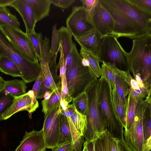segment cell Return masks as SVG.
<instances>
[{
    "mask_svg": "<svg viewBox=\"0 0 151 151\" xmlns=\"http://www.w3.org/2000/svg\"><path fill=\"white\" fill-rule=\"evenodd\" d=\"M51 4L61 8L62 10L66 9L75 2V0H50Z\"/></svg>",
    "mask_w": 151,
    "mask_h": 151,
    "instance_id": "40",
    "label": "cell"
},
{
    "mask_svg": "<svg viewBox=\"0 0 151 151\" xmlns=\"http://www.w3.org/2000/svg\"><path fill=\"white\" fill-rule=\"evenodd\" d=\"M92 142H93V141H92ZM93 151H95L94 149V147H93Z\"/></svg>",
    "mask_w": 151,
    "mask_h": 151,
    "instance_id": "54",
    "label": "cell"
},
{
    "mask_svg": "<svg viewBox=\"0 0 151 151\" xmlns=\"http://www.w3.org/2000/svg\"><path fill=\"white\" fill-rule=\"evenodd\" d=\"M111 134L106 129L93 141L95 151H110V141Z\"/></svg>",
    "mask_w": 151,
    "mask_h": 151,
    "instance_id": "32",
    "label": "cell"
},
{
    "mask_svg": "<svg viewBox=\"0 0 151 151\" xmlns=\"http://www.w3.org/2000/svg\"><path fill=\"white\" fill-rule=\"evenodd\" d=\"M81 62L83 65L85 66H90L88 61L86 58H82Z\"/></svg>",
    "mask_w": 151,
    "mask_h": 151,
    "instance_id": "52",
    "label": "cell"
},
{
    "mask_svg": "<svg viewBox=\"0 0 151 151\" xmlns=\"http://www.w3.org/2000/svg\"><path fill=\"white\" fill-rule=\"evenodd\" d=\"M66 24L74 37L83 35L94 28L89 15L83 6L72 7Z\"/></svg>",
    "mask_w": 151,
    "mask_h": 151,
    "instance_id": "11",
    "label": "cell"
},
{
    "mask_svg": "<svg viewBox=\"0 0 151 151\" xmlns=\"http://www.w3.org/2000/svg\"><path fill=\"white\" fill-rule=\"evenodd\" d=\"M66 60V68H69L72 63L73 59L72 50L65 58Z\"/></svg>",
    "mask_w": 151,
    "mask_h": 151,
    "instance_id": "48",
    "label": "cell"
},
{
    "mask_svg": "<svg viewBox=\"0 0 151 151\" xmlns=\"http://www.w3.org/2000/svg\"><path fill=\"white\" fill-rule=\"evenodd\" d=\"M127 74L129 85V94L137 102L144 101L148 95L151 94V87L146 86L139 76L133 77L129 70L127 71Z\"/></svg>",
    "mask_w": 151,
    "mask_h": 151,
    "instance_id": "17",
    "label": "cell"
},
{
    "mask_svg": "<svg viewBox=\"0 0 151 151\" xmlns=\"http://www.w3.org/2000/svg\"><path fill=\"white\" fill-rule=\"evenodd\" d=\"M111 16L114 23L112 35L117 38L124 37L132 40L148 34L141 31L133 23L117 10L109 0H99Z\"/></svg>",
    "mask_w": 151,
    "mask_h": 151,
    "instance_id": "7",
    "label": "cell"
},
{
    "mask_svg": "<svg viewBox=\"0 0 151 151\" xmlns=\"http://www.w3.org/2000/svg\"><path fill=\"white\" fill-rule=\"evenodd\" d=\"M99 78L86 91L88 99L87 129L83 136L86 142L93 141L105 130L99 103Z\"/></svg>",
    "mask_w": 151,
    "mask_h": 151,
    "instance_id": "5",
    "label": "cell"
},
{
    "mask_svg": "<svg viewBox=\"0 0 151 151\" xmlns=\"http://www.w3.org/2000/svg\"><path fill=\"white\" fill-rule=\"evenodd\" d=\"M84 136H80L73 143L70 151H81L82 145L84 142Z\"/></svg>",
    "mask_w": 151,
    "mask_h": 151,
    "instance_id": "44",
    "label": "cell"
},
{
    "mask_svg": "<svg viewBox=\"0 0 151 151\" xmlns=\"http://www.w3.org/2000/svg\"><path fill=\"white\" fill-rule=\"evenodd\" d=\"M5 81L4 80L3 78L0 76V91L4 89Z\"/></svg>",
    "mask_w": 151,
    "mask_h": 151,
    "instance_id": "50",
    "label": "cell"
},
{
    "mask_svg": "<svg viewBox=\"0 0 151 151\" xmlns=\"http://www.w3.org/2000/svg\"><path fill=\"white\" fill-rule=\"evenodd\" d=\"M14 97L4 89L0 91V121L2 116L12 103Z\"/></svg>",
    "mask_w": 151,
    "mask_h": 151,
    "instance_id": "38",
    "label": "cell"
},
{
    "mask_svg": "<svg viewBox=\"0 0 151 151\" xmlns=\"http://www.w3.org/2000/svg\"><path fill=\"white\" fill-rule=\"evenodd\" d=\"M118 145L119 151H131L126 144L124 139L119 140Z\"/></svg>",
    "mask_w": 151,
    "mask_h": 151,
    "instance_id": "47",
    "label": "cell"
},
{
    "mask_svg": "<svg viewBox=\"0 0 151 151\" xmlns=\"http://www.w3.org/2000/svg\"><path fill=\"white\" fill-rule=\"evenodd\" d=\"M62 110L60 106L45 116L42 130L46 148L54 150L57 147L59 114Z\"/></svg>",
    "mask_w": 151,
    "mask_h": 151,
    "instance_id": "13",
    "label": "cell"
},
{
    "mask_svg": "<svg viewBox=\"0 0 151 151\" xmlns=\"http://www.w3.org/2000/svg\"><path fill=\"white\" fill-rule=\"evenodd\" d=\"M103 37L93 28L84 35L74 38L81 47L90 51L99 59L100 48Z\"/></svg>",
    "mask_w": 151,
    "mask_h": 151,
    "instance_id": "19",
    "label": "cell"
},
{
    "mask_svg": "<svg viewBox=\"0 0 151 151\" xmlns=\"http://www.w3.org/2000/svg\"><path fill=\"white\" fill-rule=\"evenodd\" d=\"M52 91L53 93L49 98L44 99L41 101L42 111L44 113V116L60 105L61 90H56Z\"/></svg>",
    "mask_w": 151,
    "mask_h": 151,
    "instance_id": "26",
    "label": "cell"
},
{
    "mask_svg": "<svg viewBox=\"0 0 151 151\" xmlns=\"http://www.w3.org/2000/svg\"><path fill=\"white\" fill-rule=\"evenodd\" d=\"M52 91L51 92L49 91H47L45 92L44 96V99H47L49 98L52 94Z\"/></svg>",
    "mask_w": 151,
    "mask_h": 151,
    "instance_id": "51",
    "label": "cell"
},
{
    "mask_svg": "<svg viewBox=\"0 0 151 151\" xmlns=\"http://www.w3.org/2000/svg\"><path fill=\"white\" fill-rule=\"evenodd\" d=\"M38 101H35L34 94L32 90L22 96L15 97L12 103L7 109L2 114V120L10 118L18 112L27 111L29 112V117L32 118V113L35 111L39 107Z\"/></svg>",
    "mask_w": 151,
    "mask_h": 151,
    "instance_id": "15",
    "label": "cell"
},
{
    "mask_svg": "<svg viewBox=\"0 0 151 151\" xmlns=\"http://www.w3.org/2000/svg\"><path fill=\"white\" fill-rule=\"evenodd\" d=\"M144 101L137 102L134 122L130 129L124 132L125 142L131 151H143L144 139L142 117Z\"/></svg>",
    "mask_w": 151,
    "mask_h": 151,
    "instance_id": "10",
    "label": "cell"
},
{
    "mask_svg": "<svg viewBox=\"0 0 151 151\" xmlns=\"http://www.w3.org/2000/svg\"><path fill=\"white\" fill-rule=\"evenodd\" d=\"M82 6L86 9L89 14L98 1V0H81Z\"/></svg>",
    "mask_w": 151,
    "mask_h": 151,
    "instance_id": "43",
    "label": "cell"
},
{
    "mask_svg": "<svg viewBox=\"0 0 151 151\" xmlns=\"http://www.w3.org/2000/svg\"><path fill=\"white\" fill-rule=\"evenodd\" d=\"M73 143L70 141L55 148L52 151H70L72 148Z\"/></svg>",
    "mask_w": 151,
    "mask_h": 151,
    "instance_id": "45",
    "label": "cell"
},
{
    "mask_svg": "<svg viewBox=\"0 0 151 151\" xmlns=\"http://www.w3.org/2000/svg\"><path fill=\"white\" fill-rule=\"evenodd\" d=\"M72 102L78 112L87 116L88 113V99L86 91L78 94L73 98Z\"/></svg>",
    "mask_w": 151,
    "mask_h": 151,
    "instance_id": "33",
    "label": "cell"
},
{
    "mask_svg": "<svg viewBox=\"0 0 151 151\" xmlns=\"http://www.w3.org/2000/svg\"><path fill=\"white\" fill-rule=\"evenodd\" d=\"M137 103V102L135 99L129 94L127 98L126 107V124L125 130H129L134 122Z\"/></svg>",
    "mask_w": 151,
    "mask_h": 151,
    "instance_id": "34",
    "label": "cell"
},
{
    "mask_svg": "<svg viewBox=\"0 0 151 151\" xmlns=\"http://www.w3.org/2000/svg\"><path fill=\"white\" fill-rule=\"evenodd\" d=\"M20 25L16 16L11 14L6 7L0 6V27L8 25L20 29Z\"/></svg>",
    "mask_w": 151,
    "mask_h": 151,
    "instance_id": "28",
    "label": "cell"
},
{
    "mask_svg": "<svg viewBox=\"0 0 151 151\" xmlns=\"http://www.w3.org/2000/svg\"><path fill=\"white\" fill-rule=\"evenodd\" d=\"M60 44L59 34L56 28V24H55L52 29V37L51 46L50 48L48 64H49L52 58L59 52Z\"/></svg>",
    "mask_w": 151,
    "mask_h": 151,
    "instance_id": "36",
    "label": "cell"
},
{
    "mask_svg": "<svg viewBox=\"0 0 151 151\" xmlns=\"http://www.w3.org/2000/svg\"><path fill=\"white\" fill-rule=\"evenodd\" d=\"M132 40V49L127 53L129 71L133 77L139 76L146 86L151 87V34Z\"/></svg>",
    "mask_w": 151,
    "mask_h": 151,
    "instance_id": "1",
    "label": "cell"
},
{
    "mask_svg": "<svg viewBox=\"0 0 151 151\" xmlns=\"http://www.w3.org/2000/svg\"><path fill=\"white\" fill-rule=\"evenodd\" d=\"M101 65V77L103 78L110 83L112 89L115 87V79L117 68L113 65L103 61Z\"/></svg>",
    "mask_w": 151,
    "mask_h": 151,
    "instance_id": "31",
    "label": "cell"
},
{
    "mask_svg": "<svg viewBox=\"0 0 151 151\" xmlns=\"http://www.w3.org/2000/svg\"><path fill=\"white\" fill-rule=\"evenodd\" d=\"M5 57L13 62L18 67L22 80L26 83L35 81L41 67L39 63L31 62L24 58L9 41L0 27V57Z\"/></svg>",
    "mask_w": 151,
    "mask_h": 151,
    "instance_id": "4",
    "label": "cell"
},
{
    "mask_svg": "<svg viewBox=\"0 0 151 151\" xmlns=\"http://www.w3.org/2000/svg\"><path fill=\"white\" fill-rule=\"evenodd\" d=\"M32 10L37 22L49 16L51 3L50 0H27Z\"/></svg>",
    "mask_w": 151,
    "mask_h": 151,
    "instance_id": "22",
    "label": "cell"
},
{
    "mask_svg": "<svg viewBox=\"0 0 151 151\" xmlns=\"http://www.w3.org/2000/svg\"><path fill=\"white\" fill-rule=\"evenodd\" d=\"M89 15L94 28L103 37L112 34L114 27L113 20L99 0Z\"/></svg>",
    "mask_w": 151,
    "mask_h": 151,
    "instance_id": "14",
    "label": "cell"
},
{
    "mask_svg": "<svg viewBox=\"0 0 151 151\" xmlns=\"http://www.w3.org/2000/svg\"><path fill=\"white\" fill-rule=\"evenodd\" d=\"M26 83L23 80L14 79L5 81L4 89L14 97H18L25 94Z\"/></svg>",
    "mask_w": 151,
    "mask_h": 151,
    "instance_id": "25",
    "label": "cell"
},
{
    "mask_svg": "<svg viewBox=\"0 0 151 151\" xmlns=\"http://www.w3.org/2000/svg\"><path fill=\"white\" fill-rule=\"evenodd\" d=\"M58 31L60 43L65 58L72 50L73 43L72 40L73 35L66 27L62 26L58 29Z\"/></svg>",
    "mask_w": 151,
    "mask_h": 151,
    "instance_id": "24",
    "label": "cell"
},
{
    "mask_svg": "<svg viewBox=\"0 0 151 151\" xmlns=\"http://www.w3.org/2000/svg\"><path fill=\"white\" fill-rule=\"evenodd\" d=\"M71 117L79 135L83 136L87 129V116L80 113L76 109Z\"/></svg>",
    "mask_w": 151,
    "mask_h": 151,
    "instance_id": "35",
    "label": "cell"
},
{
    "mask_svg": "<svg viewBox=\"0 0 151 151\" xmlns=\"http://www.w3.org/2000/svg\"><path fill=\"white\" fill-rule=\"evenodd\" d=\"M27 34L30 38L36 51L38 60L40 61L42 58V51L43 42L42 35L40 32L37 33L35 32Z\"/></svg>",
    "mask_w": 151,
    "mask_h": 151,
    "instance_id": "37",
    "label": "cell"
},
{
    "mask_svg": "<svg viewBox=\"0 0 151 151\" xmlns=\"http://www.w3.org/2000/svg\"><path fill=\"white\" fill-rule=\"evenodd\" d=\"M0 72L13 77H21L20 72L16 65L5 57H0Z\"/></svg>",
    "mask_w": 151,
    "mask_h": 151,
    "instance_id": "29",
    "label": "cell"
},
{
    "mask_svg": "<svg viewBox=\"0 0 151 151\" xmlns=\"http://www.w3.org/2000/svg\"><path fill=\"white\" fill-rule=\"evenodd\" d=\"M72 50V61L70 67L66 68V76L68 90L67 95L73 99L78 94L86 91L98 78L90 66L83 65L82 58L74 42Z\"/></svg>",
    "mask_w": 151,
    "mask_h": 151,
    "instance_id": "2",
    "label": "cell"
},
{
    "mask_svg": "<svg viewBox=\"0 0 151 151\" xmlns=\"http://www.w3.org/2000/svg\"><path fill=\"white\" fill-rule=\"evenodd\" d=\"M112 95L116 115L125 129L126 124V108L119 96L116 87L112 89Z\"/></svg>",
    "mask_w": 151,
    "mask_h": 151,
    "instance_id": "27",
    "label": "cell"
},
{
    "mask_svg": "<svg viewBox=\"0 0 151 151\" xmlns=\"http://www.w3.org/2000/svg\"><path fill=\"white\" fill-rule=\"evenodd\" d=\"M141 11L151 15V0H128Z\"/></svg>",
    "mask_w": 151,
    "mask_h": 151,
    "instance_id": "39",
    "label": "cell"
},
{
    "mask_svg": "<svg viewBox=\"0 0 151 151\" xmlns=\"http://www.w3.org/2000/svg\"><path fill=\"white\" fill-rule=\"evenodd\" d=\"M57 56L53 58L49 65L48 63L45 65L37 99L44 98L47 91L51 92V91L56 90H61V79L58 75L59 68L56 63Z\"/></svg>",
    "mask_w": 151,
    "mask_h": 151,
    "instance_id": "12",
    "label": "cell"
},
{
    "mask_svg": "<svg viewBox=\"0 0 151 151\" xmlns=\"http://www.w3.org/2000/svg\"><path fill=\"white\" fill-rule=\"evenodd\" d=\"M99 81V103L105 129L114 137L119 140L123 139L124 127L115 110L111 87L103 78L101 77Z\"/></svg>",
    "mask_w": 151,
    "mask_h": 151,
    "instance_id": "3",
    "label": "cell"
},
{
    "mask_svg": "<svg viewBox=\"0 0 151 151\" xmlns=\"http://www.w3.org/2000/svg\"><path fill=\"white\" fill-rule=\"evenodd\" d=\"M119 12L133 23L141 31L151 33V15L138 10L128 0H109Z\"/></svg>",
    "mask_w": 151,
    "mask_h": 151,
    "instance_id": "9",
    "label": "cell"
},
{
    "mask_svg": "<svg viewBox=\"0 0 151 151\" xmlns=\"http://www.w3.org/2000/svg\"><path fill=\"white\" fill-rule=\"evenodd\" d=\"M19 14L25 25L26 34L35 31V21L32 8L27 0H14L10 4Z\"/></svg>",
    "mask_w": 151,
    "mask_h": 151,
    "instance_id": "18",
    "label": "cell"
},
{
    "mask_svg": "<svg viewBox=\"0 0 151 151\" xmlns=\"http://www.w3.org/2000/svg\"><path fill=\"white\" fill-rule=\"evenodd\" d=\"M145 109L142 117L144 146L151 145V95L144 101Z\"/></svg>",
    "mask_w": 151,
    "mask_h": 151,
    "instance_id": "20",
    "label": "cell"
},
{
    "mask_svg": "<svg viewBox=\"0 0 151 151\" xmlns=\"http://www.w3.org/2000/svg\"><path fill=\"white\" fill-rule=\"evenodd\" d=\"M0 27L9 41L24 58L32 63H39L36 51L27 34L8 25Z\"/></svg>",
    "mask_w": 151,
    "mask_h": 151,
    "instance_id": "8",
    "label": "cell"
},
{
    "mask_svg": "<svg viewBox=\"0 0 151 151\" xmlns=\"http://www.w3.org/2000/svg\"><path fill=\"white\" fill-rule=\"evenodd\" d=\"M46 147L42 129L25 131L22 140L15 151H45Z\"/></svg>",
    "mask_w": 151,
    "mask_h": 151,
    "instance_id": "16",
    "label": "cell"
},
{
    "mask_svg": "<svg viewBox=\"0 0 151 151\" xmlns=\"http://www.w3.org/2000/svg\"><path fill=\"white\" fill-rule=\"evenodd\" d=\"M14 0H0V6H9Z\"/></svg>",
    "mask_w": 151,
    "mask_h": 151,
    "instance_id": "49",
    "label": "cell"
},
{
    "mask_svg": "<svg viewBox=\"0 0 151 151\" xmlns=\"http://www.w3.org/2000/svg\"><path fill=\"white\" fill-rule=\"evenodd\" d=\"M81 55L82 58L86 59L90 66L97 78L101 77V68L99 64V58L90 51L81 47L80 50Z\"/></svg>",
    "mask_w": 151,
    "mask_h": 151,
    "instance_id": "30",
    "label": "cell"
},
{
    "mask_svg": "<svg viewBox=\"0 0 151 151\" xmlns=\"http://www.w3.org/2000/svg\"><path fill=\"white\" fill-rule=\"evenodd\" d=\"M127 77V71L121 70L117 68L115 79L116 88L119 96L126 107L127 98L129 93V85Z\"/></svg>",
    "mask_w": 151,
    "mask_h": 151,
    "instance_id": "21",
    "label": "cell"
},
{
    "mask_svg": "<svg viewBox=\"0 0 151 151\" xmlns=\"http://www.w3.org/2000/svg\"><path fill=\"white\" fill-rule=\"evenodd\" d=\"M61 81V100H63L67 95L68 91L66 73L63 74L62 78Z\"/></svg>",
    "mask_w": 151,
    "mask_h": 151,
    "instance_id": "42",
    "label": "cell"
},
{
    "mask_svg": "<svg viewBox=\"0 0 151 151\" xmlns=\"http://www.w3.org/2000/svg\"><path fill=\"white\" fill-rule=\"evenodd\" d=\"M119 140L111 135L110 141V151H119L118 145Z\"/></svg>",
    "mask_w": 151,
    "mask_h": 151,
    "instance_id": "46",
    "label": "cell"
},
{
    "mask_svg": "<svg viewBox=\"0 0 151 151\" xmlns=\"http://www.w3.org/2000/svg\"><path fill=\"white\" fill-rule=\"evenodd\" d=\"M83 151H89L85 141L84 142L83 148Z\"/></svg>",
    "mask_w": 151,
    "mask_h": 151,
    "instance_id": "53",
    "label": "cell"
},
{
    "mask_svg": "<svg viewBox=\"0 0 151 151\" xmlns=\"http://www.w3.org/2000/svg\"><path fill=\"white\" fill-rule=\"evenodd\" d=\"M117 39L112 35L103 37L100 48L99 62L109 63L121 70H129L127 52Z\"/></svg>",
    "mask_w": 151,
    "mask_h": 151,
    "instance_id": "6",
    "label": "cell"
},
{
    "mask_svg": "<svg viewBox=\"0 0 151 151\" xmlns=\"http://www.w3.org/2000/svg\"><path fill=\"white\" fill-rule=\"evenodd\" d=\"M44 70L41 69L40 73L37 78L35 81V82L34 84L32 90L33 91L34 94V98L35 101H37V93L39 90L42 76L43 74Z\"/></svg>",
    "mask_w": 151,
    "mask_h": 151,
    "instance_id": "41",
    "label": "cell"
},
{
    "mask_svg": "<svg viewBox=\"0 0 151 151\" xmlns=\"http://www.w3.org/2000/svg\"><path fill=\"white\" fill-rule=\"evenodd\" d=\"M70 141H72V136L67 118L60 112L59 114L57 147Z\"/></svg>",
    "mask_w": 151,
    "mask_h": 151,
    "instance_id": "23",
    "label": "cell"
}]
</instances>
